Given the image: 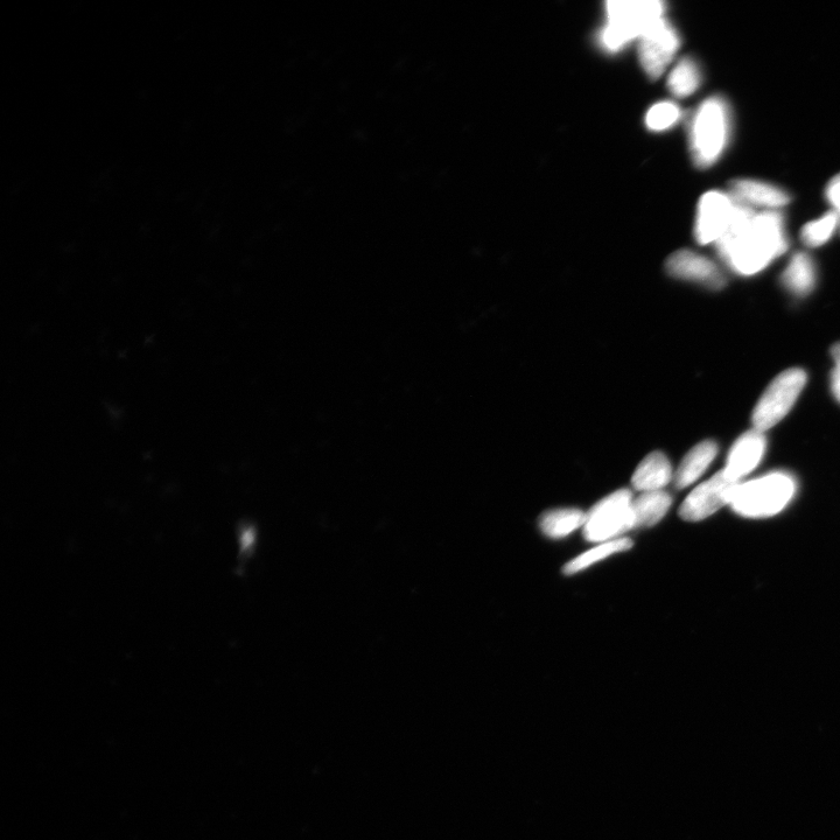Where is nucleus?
<instances>
[{
  "label": "nucleus",
  "mask_w": 840,
  "mask_h": 840,
  "mask_svg": "<svg viewBox=\"0 0 840 840\" xmlns=\"http://www.w3.org/2000/svg\"><path fill=\"white\" fill-rule=\"evenodd\" d=\"M737 203L732 226L716 247L720 258L734 272L753 276L787 251L786 228L783 216L777 210L756 212Z\"/></svg>",
  "instance_id": "obj_1"
},
{
  "label": "nucleus",
  "mask_w": 840,
  "mask_h": 840,
  "mask_svg": "<svg viewBox=\"0 0 840 840\" xmlns=\"http://www.w3.org/2000/svg\"><path fill=\"white\" fill-rule=\"evenodd\" d=\"M732 110L723 96L707 98L690 122V150L699 168L716 164L726 151L732 135Z\"/></svg>",
  "instance_id": "obj_2"
},
{
  "label": "nucleus",
  "mask_w": 840,
  "mask_h": 840,
  "mask_svg": "<svg viewBox=\"0 0 840 840\" xmlns=\"http://www.w3.org/2000/svg\"><path fill=\"white\" fill-rule=\"evenodd\" d=\"M665 5L658 0H612L606 3L607 24L599 34L602 48L615 53L627 46L656 21L663 18Z\"/></svg>",
  "instance_id": "obj_3"
},
{
  "label": "nucleus",
  "mask_w": 840,
  "mask_h": 840,
  "mask_svg": "<svg viewBox=\"0 0 840 840\" xmlns=\"http://www.w3.org/2000/svg\"><path fill=\"white\" fill-rule=\"evenodd\" d=\"M796 492L793 476L773 473L760 479L740 483L731 503L735 513L751 518L779 514Z\"/></svg>",
  "instance_id": "obj_4"
},
{
  "label": "nucleus",
  "mask_w": 840,
  "mask_h": 840,
  "mask_svg": "<svg viewBox=\"0 0 840 840\" xmlns=\"http://www.w3.org/2000/svg\"><path fill=\"white\" fill-rule=\"evenodd\" d=\"M633 500L630 490L620 489L594 504L586 513L583 528L586 541L611 542L634 529Z\"/></svg>",
  "instance_id": "obj_5"
},
{
  "label": "nucleus",
  "mask_w": 840,
  "mask_h": 840,
  "mask_svg": "<svg viewBox=\"0 0 840 840\" xmlns=\"http://www.w3.org/2000/svg\"><path fill=\"white\" fill-rule=\"evenodd\" d=\"M807 374L798 368L783 371L763 392L753 412L754 429L765 432L779 424L793 408L807 384Z\"/></svg>",
  "instance_id": "obj_6"
},
{
  "label": "nucleus",
  "mask_w": 840,
  "mask_h": 840,
  "mask_svg": "<svg viewBox=\"0 0 840 840\" xmlns=\"http://www.w3.org/2000/svg\"><path fill=\"white\" fill-rule=\"evenodd\" d=\"M740 483L732 479L723 469L692 490L679 508V516L686 522L705 520L717 513L719 509L732 503L735 490L738 489Z\"/></svg>",
  "instance_id": "obj_7"
},
{
  "label": "nucleus",
  "mask_w": 840,
  "mask_h": 840,
  "mask_svg": "<svg viewBox=\"0 0 840 840\" xmlns=\"http://www.w3.org/2000/svg\"><path fill=\"white\" fill-rule=\"evenodd\" d=\"M641 66L651 80H657L674 58L681 39L668 20L662 19L651 25L639 39Z\"/></svg>",
  "instance_id": "obj_8"
},
{
  "label": "nucleus",
  "mask_w": 840,
  "mask_h": 840,
  "mask_svg": "<svg viewBox=\"0 0 840 840\" xmlns=\"http://www.w3.org/2000/svg\"><path fill=\"white\" fill-rule=\"evenodd\" d=\"M738 203L728 193L711 191L699 201L695 237L699 244H716L730 230Z\"/></svg>",
  "instance_id": "obj_9"
},
{
  "label": "nucleus",
  "mask_w": 840,
  "mask_h": 840,
  "mask_svg": "<svg viewBox=\"0 0 840 840\" xmlns=\"http://www.w3.org/2000/svg\"><path fill=\"white\" fill-rule=\"evenodd\" d=\"M665 270L671 277L688 280L711 290H721L726 285V277L719 266L691 250H679L672 254L665 263Z\"/></svg>",
  "instance_id": "obj_10"
},
{
  "label": "nucleus",
  "mask_w": 840,
  "mask_h": 840,
  "mask_svg": "<svg viewBox=\"0 0 840 840\" xmlns=\"http://www.w3.org/2000/svg\"><path fill=\"white\" fill-rule=\"evenodd\" d=\"M734 201L749 208L777 210L787 206L790 195L784 189L765 181L738 179L733 180L728 192Z\"/></svg>",
  "instance_id": "obj_11"
},
{
  "label": "nucleus",
  "mask_w": 840,
  "mask_h": 840,
  "mask_svg": "<svg viewBox=\"0 0 840 840\" xmlns=\"http://www.w3.org/2000/svg\"><path fill=\"white\" fill-rule=\"evenodd\" d=\"M766 437L763 432L753 429L735 441L724 471L732 479L740 481L744 476L754 471L760 464L766 452Z\"/></svg>",
  "instance_id": "obj_12"
},
{
  "label": "nucleus",
  "mask_w": 840,
  "mask_h": 840,
  "mask_svg": "<svg viewBox=\"0 0 840 840\" xmlns=\"http://www.w3.org/2000/svg\"><path fill=\"white\" fill-rule=\"evenodd\" d=\"M674 480L670 461L662 452L647 455L637 466L632 485L640 493L660 492Z\"/></svg>",
  "instance_id": "obj_13"
},
{
  "label": "nucleus",
  "mask_w": 840,
  "mask_h": 840,
  "mask_svg": "<svg viewBox=\"0 0 840 840\" xmlns=\"http://www.w3.org/2000/svg\"><path fill=\"white\" fill-rule=\"evenodd\" d=\"M718 454V445L711 440L691 448L679 465L674 482L677 489H684L695 483L710 467Z\"/></svg>",
  "instance_id": "obj_14"
},
{
  "label": "nucleus",
  "mask_w": 840,
  "mask_h": 840,
  "mask_svg": "<svg viewBox=\"0 0 840 840\" xmlns=\"http://www.w3.org/2000/svg\"><path fill=\"white\" fill-rule=\"evenodd\" d=\"M784 287L797 297L808 296L816 283V268L808 254L797 252L781 277Z\"/></svg>",
  "instance_id": "obj_15"
},
{
  "label": "nucleus",
  "mask_w": 840,
  "mask_h": 840,
  "mask_svg": "<svg viewBox=\"0 0 840 840\" xmlns=\"http://www.w3.org/2000/svg\"><path fill=\"white\" fill-rule=\"evenodd\" d=\"M672 504L671 496L663 492L641 493L633 500L632 511L635 528L653 527L667 515Z\"/></svg>",
  "instance_id": "obj_16"
},
{
  "label": "nucleus",
  "mask_w": 840,
  "mask_h": 840,
  "mask_svg": "<svg viewBox=\"0 0 840 840\" xmlns=\"http://www.w3.org/2000/svg\"><path fill=\"white\" fill-rule=\"evenodd\" d=\"M586 513L576 508H559L546 511L539 518L543 534L553 539L564 538L579 528H584Z\"/></svg>",
  "instance_id": "obj_17"
},
{
  "label": "nucleus",
  "mask_w": 840,
  "mask_h": 840,
  "mask_svg": "<svg viewBox=\"0 0 840 840\" xmlns=\"http://www.w3.org/2000/svg\"><path fill=\"white\" fill-rule=\"evenodd\" d=\"M702 84V72L692 58H684L677 63L668 79L670 93L678 98L695 94Z\"/></svg>",
  "instance_id": "obj_18"
},
{
  "label": "nucleus",
  "mask_w": 840,
  "mask_h": 840,
  "mask_svg": "<svg viewBox=\"0 0 840 840\" xmlns=\"http://www.w3.org/2000/svg\"><path fill=\"white\" fill-rule=\"evenodd\" d=\"M632 548L633 542L632 539L629 538H619L614 539V541L611 542L601 543L600 545L595 546L594 549L570 560V562L563 567V572L566 576H572V574L584 571L587 567L601 562L602 559L611 557L615 555V553L628 551Z\"/></svg>",
  "instance_id": "obj_19"
},
{
  "label": "nucleus",
  "mask_w": 840,
  "mask_h": 840,
  "mask_svg": "<svg viewBox=\"0 0 840 840\" xmlns=\"http://www.w3.org/2000/svg\"><path fill=\"white\" fill-rule=\"evenodd\" d=\"M839 227V219L835 212L825 214L821 219L811 221L803 227L801 238L810 248L822 247L828 242Z\"/></svg>",
  "instance_id": "obj_20"
},
{
  "label": "nucleus",
  "mask_w": 840,
  "mask_h": 840,
  "mask_svg": "<svg viewBox=\"0 0 840 840\" xmlns=\"http://www.w3.org/2000/svg\"><path fill=\"white\" fill-rule=\"evenodd\" d=\"M682 117V111L672 102H661L648 111L646 124L653 131H664L674 126Z\"/></svg>",
  "instance_id": "obj_21"
},
{
  "label": "nucleus",
  "mask_w": 840,
  "mask_h": 840,
  "mask_svg": "<svg viewBox=\"0 0 840 840\" xmlns=\"http://www.w3.org/2000/svg\"><path fill=\"white\" fill-rule=\"evenodd\" d=\"M826 200L829 201L839 219L840 228V173L833 177L825 189Z\"/></svg>",
  "instance_id": "obj_22"
},
{
  "label": "nucleus",
  "mask_w": 840,
  "mask_h": 840,
  "mask_svg": "<svg viewBox=\"0 0 840 840\" xmlns=\"http://www.w3.org/2000/svg\"><path fill=\"white\" fill-rule=\"evenodd\" d=\"M831 389L833 396H835L837 401L840 403V368L838 367H836L831 374Z\"/></svg>",
  "instance_id": "obj_23"
},
{
  "label": "nucleus",
  "mask_w": 840,
  "mask_h": 840,
  "mask_svg": "<svg viewBox=\"0 0 840 840\" xmlns=\"http://www.w3.org/2000/svg\"><path fill=\"white\" fill-rule=\"evenodd\" d=\"M832 359L836 362L837 367L840 368V342L836 343L831 349Z\"/></svg>",
  "instance_id": "obj_24"
}]
</instances>
